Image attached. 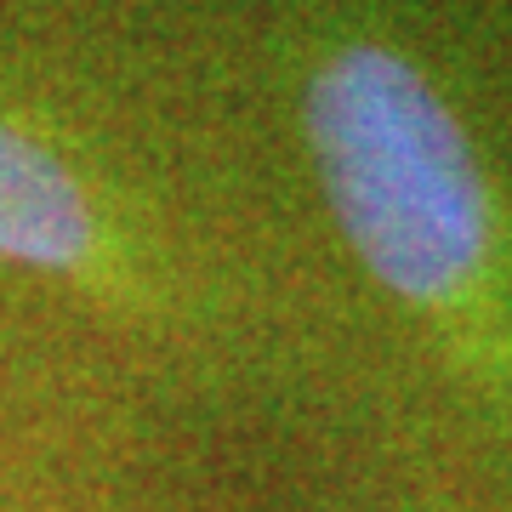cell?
<instances>
[{
  "instance_id": "1",
  "label": "cell",
  "mask_w": 512,
  "mask_h": 512,
  "mask_svg": "<svg viewBox=\"0 0 512 512\" xmlns=\"http://www.w3.org/2000/svg\"><path fill=\"white\" fill-rule=\"evenodd\" d=\"M296 120L353 262L512 433V205L456 103L393 40L330 35L302 69Z\"/></svg>"
},
{
  "instance_id": "2",
  "label": "cell",
  "mask_w": 512,
  "mask_h": 512,
  "mask_svg": "<svg viewBox=\"0 0 512 512\" xmlns=\"http://www.w3.org/2000/svg\"><path fill=\"white\" fill-rule=\"evenodd\" d=\"M0 268L52 279L97 319L194 336V279L154 205L69 120L0 86Z\"/></svg>"
}]
</instances>
